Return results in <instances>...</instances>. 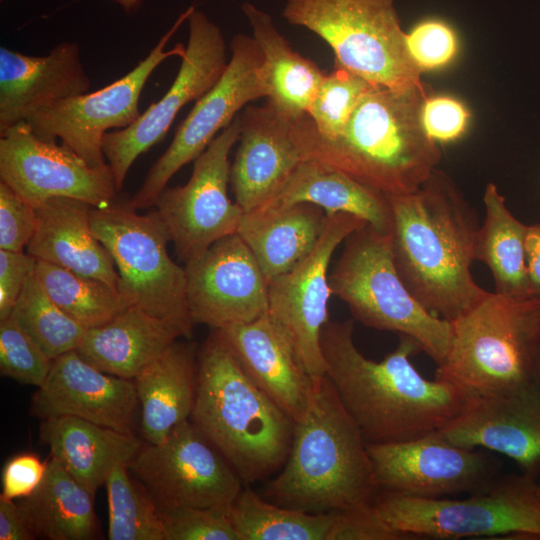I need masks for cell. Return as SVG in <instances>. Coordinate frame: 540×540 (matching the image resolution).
Wrapping results in <instances>:
<instances>
[{
	"instance_id": "cell-1",
	"label": "cell",
	"mask_w": 540,
	"mask_h": 540,
	"mask_svg": "<svg viewBox=\"0 0 540 540\" xmlns=\"http://www.w3.org/2000/svg\"><path fill=\"white\" fill-rule=\"evenodd\" d=\"M354 321H329L321 333V350L325 375L366 444L415 439L458 416L468 394L424 378L410 360L421 351L412 338L400 335L396 348L374 361L357 348Z\"/></svg>"
},
{
	"instance_id": "cell-2",
	"label": "cell",
	"mask_w": 540,
	"mask_h": 540,
	"mask_svg": "<svg viewBox=\"0 0 540 540\" xmlns=\"http://www.w3.org/2000/svg\"><path fill=\"white\" fill-rule=\"evenodd\" d=\"M397 273L429 312L453 322L489 293L473 279L476 213L452 179L435 169L416 191L388 195Z\"/></svg>"
},
{
	"instance_id": "cell-3",
	"label": "cell",
	"mask_w": 540,
	"mask_h": 540,
	"mask_svg": "<svg viewBox=\"0 0 540 540\" xmlns=\"http://www.w3.org/2000/svg\"><path fill=\"white\" fill-rule=\"evenodd\" d=\"M429 95L428 85L373 86L333 139L320 138L309 115H304L298 123L304 159L342 171L386 195L418 190L441 159L438 143L421 123V106Z\"/></svg>"
},
{
	"instance_id": "cell-4",
	"label": "cell",
	"mask_w": 540,
	"mask_h": 540,
	"mask_svg": "<svg viewBox=\"0 0 540 540\" xmlns=\"http://www.w3.org/2000/svg\"><path fill=\"white\" fill-rule=\"evenodd\" d=\"M367 444L326 375L314 378L304 414L294 422L289 455L263 497L308 513L374 504Z\"/></svg>"
},
{
	"instance_id": "cell-5",
	"label": "cell",
	"mask_w": 540,
	"mask_h": 540,
	"mask_svg": "<svg viewBox=\"0 0 540 540\" xmlns=\"http://www.w3.org/2000/svg\"><path fill=\"white\" fill-rule=\"evenodd\" d=\"M190 420L244 483L268 478L289 455L294 422L247 376L217 330L198 356Z\"/></svg>"
},
{
	"instance_id": "cell-6",
	"label": "cell",
	"mask_w": 540,
	"mask_h": 540,
	"mask_svg": "<svg viewBox=\"0 0 540 540\" xmlns=\"http://www.w3.org/2000/svg\"><path fill=\"white\" fill-rule=\"evenodd\" d=\"M453 338L435 379L467 394H483L535 381L540 347V298L489 292L451 322Z\"/></svg>"
},
{
	"instance_id": "cell-7",
	"label": "cell",
	"mask_w": 540,
	"mask_h": 540,
	"mask_svg": "<svg viewBox=\"0 0 540 540\" xmlns=\"http://www.w3.org/2000/svg\"><path fill=\"white\" fill-rule=\"evenodd\" d=\"M343 243L329 273L332 295L347 305L354 320L412 338L441 365L451 347L452 323L425 309L406 288L394 264L391 234L367 224Z\"/></svg>"
},
{
	"instance_id": "cell-8",
	"label": "cell",
	"mask_w": 540,
	"mask_h": 540,
	"mask_svg": "<svg viewBox=\"0 0 540 540\" xmlns=\"http://www.w3.org/2000/svg\"><path fill=\"white\" fill-rule=\"evenodd\" d=\"M282 15L323 39L334 52V65L374 86L426 85L409 52L394 0H285Z\"/></svg>"
},
{
	"instance_id": "cell-9",
	"label": "cell",
	"mask_w": 540,
	"mask_h": 540,
	"mask_svg": "<svg viewBox=\"0 0 540 540\" xmlns=\"http://www.w3.org/2000/svg\"><path fill=\"white\" fill-rule=\"evenodd\" d=\"M382 519L409 539H540L537 480L523 473L502 474L491 488L463 499H426L379 492L374 501Z\"/></svg>"
},
{
	"instance_id": "cell-10",
	"label": "cell",
	"mask_w": 540,
	"mask_h": 540,
	"mask_svg": "<svg viewBox=\"0 0 540 540\" xmlns=\"http://www.w3.org/2000/svg\"><path fill=\"white\" fill-rule=\"evenodd\" d=\"M91 228L110 253L119 291L131 305L181 326L194 325L186 297V271L169 256L168 228L157 211L138 214L129 200L93 208Z\"/></svg>"
},
{
	"instance_id": "cell-11",
	"label": "cell",
	"mask_w": 540,
	"mask_h": 540,
	"mask_svg": "<svg viewBox=\"0 0 540 540\" xmlns=\"http://www.w3.org/2000/svg\"><path fill=\"white\" fill-rule=\"evenodd\" d=\"M193 8L182 12L149 54L118 80L97 91L59 100L33 114L26 121L33 132L44 140L60 139L92 167L107 165L103 152L105 134L134 123L141 114L142 90L153 71L170 57H184L186 47L182 43L169 50L165 48Z\"/></svg>"
},
{
	"instance_id": "cell-12",
	"label": "cell",
	"mask_w": 540,
	"mask_h": 540,
	"mask_svg": "<svg viewBox=\"0 0 540 540\" xmlns=\"http://www.w3.org/2000/svg\"><path fill=\"white\" fill-rule=\"evenodd\" d=\"M231 57L217 83L200 99L178 127L161 157L148 171L129 203L144 210L155 202L174 174L194 161L249 102L267 97L262 52L252 36L237 34L230 43Z\"/></svg>"
},
{
	"instance_id": "cell-13",
	"label": "cell",
	"mask_w": 540,
	"mask_h": 540,
	"mask_svg": "<svg viewBox=\"0 0 540 540\" xmlns=\"http://www.w3.org/2000/svg\"><path fill=\"white\" fill-rule=\"evenodd\" d=\"M160 510L213 508L228 512L243 489L225 457L191 422L142 447L129 465Z\"/></svg>"
},
{
	"instance_id": "cell-14",
	"label": "cell",
	"mask_w": 540,
	"mask_h": 540,
	"mask_svg": "<svg viewBox=\"0 0 540 540\" xmlns=\"http://www.w3.org/2000/svg\"><path fill=\"white\" fill-rule=\"evenodd\" d=\"M379 492L436 499L488 490L503 474L498 460L455 445L437 431L392 443L367 444Z\"/></svg>"
},
{
	"instance_id": "cell-15",
	"label": "cell",
	"mask_w": 540,
	"mask_h": 540,
	"mask_svg": "<svg viewBox=\"0 0 540 540\" xmlns=\"http://www.w3.org/2000/svg\"><path fill=\"white\" fill-rule=\"evenodd\" d=\"M241 118L223 129L194 160L183 186L165 187L155 205L184 263L200 256L213 243L237 233L243 209L228 196L229 154L239 141Z\"/></svg>"
},
{
	"instance_id": "cell-16",
	"label": "cell",
	"mask_w": 540,
	"mask_h": 540,
	"mask_svg": "<svg viewBox=\"0 0 540 540\" xmlns=\"http://www.w3.org/2000/svg\"><path fill=\"white\" fill-rule=\"evenodd\" d=\"M187 22L186 52L169 89L130 126L109 131L104 136L103 152L118 191L138 156L160 142L178 112L207 93L226 69V43L220 27L195 7Z\"/></svg>"
},
{
	"instance_id": "cell-17",
	"label": "cell",
	"mask_w": 540,
	"mask_h": 540,
	"mask_svg": "<svg viewBox=\"0 0 540 540\" xmlns=\"http://www.w3.org/2000/svg\"><path fill=\"white\" fill-rule=\"evenodd\" d=\"M365 225L353 214L328 215L314 249L290 271L268 281L267 313L286 331L312 378L325 375L321 333L330 321L329 268L333 254L352 232Z\"/></svg>"
},
{
	"instance_id": "cell-18",
	"label": "cell",
	"mask_w": 540,
	"mask_h": 540,
	"mask_svg": "<svg viewBox=\"0 0 540 540\" xmlns=\"http://www.w3.org/2000/svg\"><path fill=\"white\" fill-rule=\"evenodd\" d=\"M0 178L34 207L70 197L103 208L118 192L108 164L90 166L67 145L39 138L27 122L0 132Z\"/></svg>"
},
{
	"instance_id": "cell-19",
	"label": "cell",
	"mask_w": 540,
	"mask_h": 540,
	"mask_svg": "<svg viewBox=\"0 0 540 540\" xmlns=\"http://www.w3.org/2000/svg\"><path fill=\"white\" fill-rule=\"evenodd\" d=\"M184 267L193 324L216 330L268 312L267 278L238 233L216 241Z\"/></svg>"
},
{
	"instance_id": "cell-20",
	"label": "cell",
	"mask_w": 540,
	"mask_h": 540,
	"mask_svg": "<svg viewBox=\"0 0 540 540\" xmlns=\"http://www.w3.org/2000/svg\"><path fill=\"white\" fill-rule=\"evenodd\" d=\"M447 441L513 459L532 478L540 470V384L468 394L461 412L437 431Z\"/></svg>"
},
{
	"instance_id": "cell-21",
	"label": "cell",
	"mask_w": 540,
	"mask_h": 540,
	"mask_svg": "<svg viewBox=\"0 0 540 540\" xmlns=\"http://www.w3.org/2000/svg\"><path fill=\"white\" fill-rule=\"evenodd\" d=\"M240 118L230 183L235 202L251 212L271 201L305 160L298 140L301 117L286 116L266 102L247 107Z\"/></svg>"
},
{
	"instance_id": "cell-22",
	"label": "cell",
	"mask_w": 540,
	"mask_h": 540,
	"mask_svg": "<svg viewBox=\"0 0 540 540\" xmlns=\"http://www.w3.org/2000/svg\"><path fill=\"white\" fill-rule=\"evenodd\" d=\"M138 405L134 380L105 373L74 350L52 360L32 397L31 413L40 419L78 417L132 434Z\"/></svg>"
},
{
	"instance_id": "cell-23",
	"label": "cell",
	"mask_w": 540,
	"mask_h": 540,
	"mask_svg": "<svg viewBox=\"0 0 540 540\" xmlns=\"http://www.w3.org/2000/svg\"><path fill=\"white\" fill-rule=\"evenodd\" d=\"M247 376L293 422L304 414L313 387L292 340L268 313L216 329Z\"/></svg>"
},
{
	"instance_id": "cell-24",
	"label": "cell",
	"mask_w": 540,
	"mask_h": 540,
	"mask_svg": "<svg viewBox=\"0 0 540 540\" xmlns=\"http://www.w3.org/2000/svg\"><path fill=\"white\" fill-rule=\"evenodd\" d=\"M90 79L75 42L57 44L45 56L0 48V132L59 100L88 92Z\"/></svg>"
},
{
	"instance_id": "cell-25",
	"label": "cell",
	"mask_w": 540,
	"mask_h": 540,
	"mask_svg": "<svg viewBox=\"0 0 540 540\" xmlns=\"http://www.w3.org/2000/svg\"><path fill=\"white\" fill-rule=\"evenodd\" d=\"M93 208L70 197H52L37 205L36 228L27 253L119 289L114 261L91 228Z\"/></svg>"
},
{
	"instance_id": "cell-26",
	"label": "cell",
	"mask_w": 540,
	"mask_h": 540,
	"mask_svg": "<svg viewBox=\"0 0 540 540\" xmlns=\"http://www.w3.org/2000/svg\"><path fill=\"white\" fill-rule=\"evenodd\" d=\"M181 337V326L130 306L111 321L87 329L76 352L99 370L134 380Z\"/></svg>"
},
{
	"instance_id": "cell-27",
	"label": "cell",
	"mask_w": 540,
	"mask_h": 540,
	"mask_svg": "<svg viewBox=\"0 0 540 540\" xmlns=\"http://www.w3.org/2000/svg\"><path fill=\"white\" fill-rule=\"evenodd\" d=\"M40 439L93 496L113 467L130 465L142 448L133 435L73 417L42 419Z\"/></svg>"
},
{
	"instance_id": "cell-28",
	"label": "cell",
	"mask_w": 540,
	"mask_h": 540,
	"mask_svg": "<svg viewBox=\"0 0 540 540\" xmlns=\"http://www.w3.org/2000/svg\"><path fill=\"white\" fill-rule=\"evenodd\" d=\"M194 343L175 341L135 379L141 430L148 444L163 441L190 419L197 386Z\"/></svg>"
},
{
	"instance_id": "cell-29",
	"label": "cell",
	"mask_w": 540,
	"mask_h": 540,
	"mask_svg": "<svg viewBox=\"0 0 540 540\" xmlns=\"http://www.w3.org/2000/svg\"><path fill=\"white\" fill-rule=\"evenodd\" d=\"M327 219V213L311 203L263 207L244 212L237 233L269 281L290 271L314 249Z\"/></svg>"
},
{
	"instance_id": "cell-30",
	"label": "cell",
	"mask_w": 540,
	"mask_h": 540,
	"mask_svg": "<svg viewBox=\"0 0 540 540\" xmlns=\"http://www.w3.org/2000/svg\"><path fill=\"white\" fill-rule=\"evenodd\" d=\"M296 203L314 204L327 215L353 214L381 233L392 232L393 216L388 195L315 160L302 161L281 191L261 208Z\"/></svg>"
},
{
	"instance_id": "cell-31",
	"label": "cell",
	"mask_w": 540,
	"mask_h": 540,
	"mask_svg": "<svg viewBox=\"0 0 540 540\" xmlns=\"http://www.w3.org/2000/svg\"><path fill=\"white\" fill-rule=\"evenodd\" d=\"M241 9L263 55L268 87L266 102L291 118L304 116L325 73L316 63L292 49L270 14L247 1Z\"/></svg>"
},
{
	"instance_id": "cell-32",
	"label": "cell",
	"mask_w": 540,
	"mask_h": 540,
	"mask_svg": "<svg viewBox=\"0 0 540 540\" xmlns=\"http://www.w3.org/2000/svg\"><path fill=\"white\" fill-rule=\"evenodd\" d=\"M94 496L51 456L38 488L23 498L37 537L49 540H91L98 535Z\"/></svg>"
},
{
	"instance_id": "cell-33",
	"label": "cell",
	"mask_w": 540,
	"mask_h": 540,
	"mask_svg": "<svg viewBox=\"0 0 540 540\" xmlns=\"http://www.w3.org/2000/svg\"><path fill=\"white\" fill-rule=\"evenodd\" d=\"M483 201L485 215L474 239V261L479 260L488 266L496 293L513 297L530 296L525 263L528 226L509 211L504 196L495 184H487Z\"/></svg>"
},
{
	"instance_id": "cell-34",
	"label": "cell",
	"mask_w": 540,
	"mask_h": 540,
	"mask_svg": "<svg viewBox=\"0 0 540 540\" xmlns=\"http://www.w3.org/2000/svg\"><path fill=\"white\" fill-rule=\"evenodd\" d=\"M33 268L51 300L86 329L106 324L132 306L119 289L97 278L35 258Z\"/></svg>"
},
{
	"instance_id": "cell-35",
	"label": "cell",
	"mask_w": 540,
	"mask_h": 540,
	"mask_svg": "<svg viewBox=\"0 0 540 540\" xmlns=\"http://www.w3.org/2000/svg\"><path fill=\"white\" fill-rule=\"evenodd\" d=\"M240 540H327L334 512L308 513L243 488L228 511Z\"/></svg>"
},
{
	"instance_id": "cell-36",
	"label": "cell",
	"mask_w": 540,
	"mask_h": 540,
	"mask_svg": "<svg viewBox=\"0 0 540 540\" xmlns=\"http://www.w3.org/2000/svg\"><path fill=\"white\" fill-rule=\"evenodd\" d=\"M10 317L51 360L76 350L87 331L51 300L33 267Z\"/></svg>"
},
{
	"instance_id": "cell-37",
	"label": "cell",
	"mask_w": 540,
	"mask_h": 540,
	"mask_svg": "<svg viewBox=\"0 0 540 540\" xmlns=\"http://www.w3.org/2000/svg\"><path fill=\"white\" fill-rule=\"evenodd\" d=\"M129 466L119 464L106 479L108 538L110 540H165L161 514L143 484L129 474Z\"/></svg>"
},
{
	"instance_id": "cell-38",
	"label": "cell",
	"mask_w": 540,
	"mask_h": 540,
	"mask_svg": "<svg viewBox=\"0 0 540 540\" xmlns=\"http://www.w3.org/2000/svg\"><path fill=\"white\" fill-rule=\"evenodd\" d=\"M361 76L334 65L325 74L307 114L322 139L338 136L348 123L363 95L373 87Z\"/></svg>"
},
{
	"instance_id": "cell-39",
	"label": "cell",
	"mask_w": 540,
	"mask_h": 540,
	"mask_svg": "<svg viewBox=\"0 0 540 540\" xmlns=\"http://www.w3.org/2000/svg\"><path fill=\"white\" fill-rule=\"evenodd\" d=\"M52 360L11 318L0 321V373L19 383L41 386Z\"/></svg>"
},
{
	"instance_id": "cell-40",
	"label": "cell",
	"mask_w": 540,
	"mask_h": 540,
	"mask_svg": "<svg viewBox=\"0 0 540 540\" xmlns=\"http://www.w3.org/2000/svg\"><path fill=\"white\" fill-rule=\"evenodd\" d=\"M159 511L165 540H240L226 511L196 507Z\"/></svg>"
},
{
	"instance_id": "cell-41",
	"label": "cell",
	"mask_w": 540,
	"mask_h": 540,
	"mask_svg": "<svg viewBox=\"0 0 540 540\" xmlns=\"http://www.w3.org/2000/svg\"><path fill=\"white\" fill-rule=\"evenodd\" d=\"M411 57L422 72L440 69L453 61L458 52V39L453 28L439 19L417 23L406 34Z\"/></svg>"
},
{
	"instance_id": "cell-42",
	"label": "cell",
	"mask_w": 540,
	"mask_h": 540,
	"mask_svg": "<svg viewBox=\"0 0 540 540\" xmlns=\"http://www.w3.org/2000/svg\"><path fill=\"white\" fill-rule=\"evenodd\" d=\"M36 228L35 207L0 182V249L20 252Z\"/></svg>"
},
{
	"instance_id": "cell-43",
	"label": "cell",
	"mask_w": 540,
	"mask_h": 540,
	"mask_svg": "<svg viewBox=\"0 0 540 540\" xmlns=\"http://www.w3.org/2000/svg\"><path fill=\"white\" fill-rule=\"evenodd\" d=\"M470 114L459 100L445 95H429L421 106V123L436 143L452 142L466 131Z\"/></svg>"
},
{
	"instance_id": "cell-44",
	"label": "cell",
	"mask_w": 540,
	"mask_h": 540,
	"mask_svg": "<svg viewBox=\"0 0 540 540\" xmlns=\"http://www.w3.org/2000/svg\"><path fill=\"white\" fill-rule=\"evenodd\" d=\"M407 536L392 529L374 504L334 512L327 540H404Z\"/></svg>"
},
{
	"instance_id": "cell-45",
	"label": "cell",
	"mask_w": 540,
	"mask_h": 540,
	"mask_svg": "<svg viewBox=\"0 0 540 540\" xmlns=\"http://www.w3.org/2000/svg\"><path fill=\"white\" fill-rule=\"evenodd\" d=\"M47 464L32 453H21L10 458L2 470L0 496L10 500L30 496L42 482Z\"/></svg>"
},
{
	"instance_id": "cell-46",
	"label": "cell",
	"mask_w": 540,
	"mask_h": 540,
	"mask_svg": "<svg viewBox=\"0 0 540 540\" xmlns=\"http://www.w3.org/2000/svg\"><path fill=\"white\" fill-rule=\"evenodd\" d=\"M33 264L28 253L0 249V321L11 316Z\"/></svg>"
},
{
	"instance_id": "cell-47",
	"label": "cell",
	"mask_w": 540,
	"mask_h": 540,
	"mask_svg": "<svg viewBox=\"0 0 540 540\" xmlns=\"http://www.w3.org/2000/svg\"><path fill=\"white\" fill-rule=\"evenodd\" d=\"M35 538L37 535L21 504L0 496V540H33Z\"/></svg>"
},
{
	"instance_id": "cell-48",
	"label": "cell",
	"mask_w": 540,
	"mask_h": 540,
	"mask_svg": "<svg viewBox=\"0 0 540 540\" xmlns=\"http://www.w3.org/2000/svg\"><path fill=\"white\" fill-rule=\"evenodd\" d=\"M525 263L529 294L540 298V223L527 227Z\"/></svg>"
},
{
	"instance_id": "cell-49",
	"label": "cell",
	"mask_w": 540,
	"mask_h": 540,
	"mask_svg": "<svg viewBox=\"0 0 540 540\" xmlns=\"http://www.w3.org/2000/svg\"><path fill=\"white\" fill-rule=\"evenodd\" d=\"M118 4L126 14L136 13L142 6L143 0H110Z\"/></svg>"
},
{
	"instance_id": "cell-50",
	"label": "cell",
	"mask_w": 540,
	"mask_h": 540,
	"mask_svg": "<svg viewBox=\"0 0 540 540\" xmlns=\"http://www.w3.org/2000/svg\"><path fill=\"white\" fill-rule=\"evenodd\" d=\"M535 381L540 384V347H539V352H538V357H537V362H536Z\"/></svg>"
},
{
	"instance_id": "cell-51",
	"label": "cell",
	"mask_w": 540,
	"mask_h": 540,
	"mask_svg": "<svg viewBox=\"0 0 540 540\" xmlns=\"http://www.w3.org/2000/svg\"><path fill=\"white\" fill-rule=\"evenodd\" d=\"M537 491H538V493H539V495H540V481L537 482Z\"/></svg>"
}]
</instances>
